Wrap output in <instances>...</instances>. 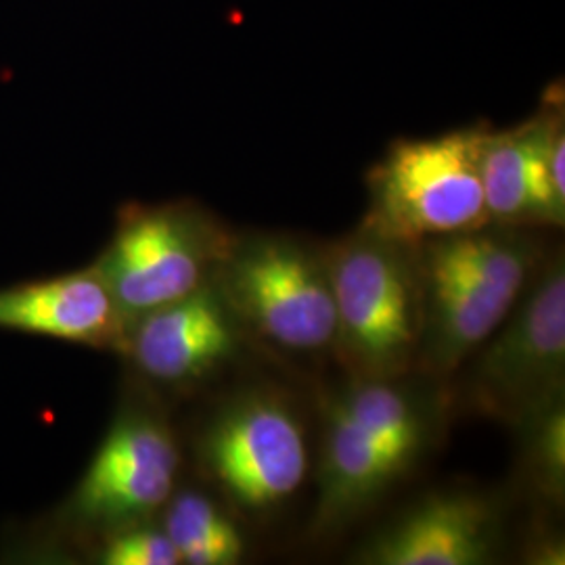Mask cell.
I'll list each match as a JSON object with an SVG mask.
<instances>
[{
    "mask_svg": "<svg viewBox=\"0 0 565 565\" xmlns=\"http://www.w3.org/2000/svg\"><path fill=\"white\" fill-rule=\"evenodd\" d=\"M424 324L415 371L443 382L497 331L541 266L524 226L488 224L417 243Z\"/></svg>",
    "mask_w": 565,
    "mask_h": 565,
    "instance_id": "obj_1",
    "label": "cell"
},
{
    "mask_svg": "<svg viewBox=\"0 0 565 565\" xmlns=\"http://www.w3.org/2000/svg\"><path fill=\"white\" fill-rule=\"evenodd\" d=\"M335 302L340 363L359 380L415 371L424 324L417 247L366 226L324 247Z\"/></svg>",
    "mask_w": 565,
    "mask_h": 565,
    "instance_id": "obj_2",
    "label": "cell"
},
{
    "mask_svg": "<svg viewBox=\"0 0 565 565\" xmlns=\"http://www.w3.org/2000/svg\"><path fill=\"white\" fill-rule=\"evenodd\" d=\"M484 135V126H469L394 142L369 172L363 226L417 245L492 224L480 177Z\"/></svg>",
    "mask_w": 565,
    "mask_h": 565,
    "instance_id": "obj_3",
    "label": "cell"
},
{
    "mask_svg": "<svg viewBox=\"0 0 565 565\" xmlns=\"http://www.w3.org/2000/svg\"><path fill=\"white\" fill-rule=\"evenodd\" d=\"M235 233L200 203H128L90 264L128 323L212 281Z\"/></svg>",
    "mask_w": 565,
    "mask_h": 565,
    "instance_id": "obj_4",
    "label": "cell"
},
{
    "mask_svg": "<svg viewBox=\"0 0 565 565\" xmlns=\"http://www.w3.org/2000/svg\"><path fill=\"white\" fill-rule=\"evenodd\" d=\"M457 371L463 406L518 425L564 398L565 264H541L505 321ZM455 371V373H457Z\"/></svg>",
    "mask_w": 565,
    "mask_h": 565,
    "instance_id": "obj_5",
    "label": "cell"
},
{
    "mask_svg": "<svg viewBox=\"0 0 565 565\" xmlns=\"http://www.w3.org/2000/svg\"><path fill=\"white\" fill-rule=\"evenodd\" d=\"M212 281L247 335L287 352L333 350L338 319L324 249L289 235H235Z\"/></svg>",
    "mask_w": 565,
    "mask_h": 565,
    "instance_id": "obj_6",
    "label": "cell"
},
{
    "mask_svg": "<svg viewBox=\"0 0 565 565\" xmlns=\"http://www.w3.org/2000/svg\"><path fill=\"white\" fill-rule=\"evenodd\" d=\"M179 469L181 448L168 419L149 403L128 401L53 525L65 536L103 541L149 524L177 492Z\"/></svg>",
    "mask_w": 565,
    "mask_h": 565,
    "instance_id": "obj_7",
    "label": "cell"
},
{
    "mask_svg": "<svg viewBox=\"0 0 565 565\" xmlns=\"http://www.w3.org/2000/svg\"><path fill=\"white\" fill-rule=\"evenodd\" d=\"M198 461L233 505L266 515L298 494L310 457L298 413L273 392H245L205 422Z\"/></svg>",
    "mask_w": 565,
    "mask_h": 565,
    "instance_id": "obj_8",
    "label": "cell"
},
{
    "mask_svg": "<svg viewBox=\"0 0 565 565\" xmlns=\"http://www.w3.org/2000/svg\"><path fill=\"white\" fill-rule=\"evenodd\" d=\"M245 338L247 331L210 281L128 323L121 356L151 384L189 390L231 363Z\"/></svg>",
    "mask_w": 565,
    "mask_h": 565,
    "instance_id": "obj_9",
    "label": "cell"
},
{
    "mask_svg": "<svg viewBox=\"0 0 565 565\" xmlns=\"http://www.w3.org/2000/svg\"><path fill=\"white\" fill-rule=\"evenodd\" d=\"M499 546V513L482 494L436 492L408 507L356 553L366 565H482Z\"/></svg>",
    "mask_w": 565,
    "mask_h": 565,
    "instance_id": "obj_10",
    "label": "cell"
},
{
    "mask_svg": "<svg viewBox=\"0 0 565 565\" xmlns=\"http://www.w3.org/2000/svg\"><path fill=\"white\" fill-rule=\"evenodd\" d=\"M0 329L118 354L126 338L120 308L93 266L0 287Z\"/></svg>",
    "mask_w": 565,
    "mask_h": 565,
    "instance_id": "obj_11",
    "label": "cell"
},
{
    "mask_svg": "<svg viewBox=\"0 0 565 565\" xmlns=\"http://www.w3.org/2000/svg\"><path fill=\"white\" fill-rule=\"evenodd\" d=\"M408 469L411 465L377 445L340 406L329 404L315 530H338L352 522Z\"/></svg>",
    "mask_w": 565,
    "mask_h": 565,
    "instance_id": "obj_12",
    "label": "cell"
},
{
    "mask_svg": "<svg viewBox=\"0 0 565 565\" xmlns=\"http://www.w3.org/2000/svg\"><path fill=\"white\" fill-rule=\"evenodd\" d=\"M343 413L371 434L377 445L403 459L417 463L434 440L436 415L434 406L419 387L396 380H359L333 401Z\"/></svg>",
    "mask_w": 565,
    "mask_h": 565,
    "instance_id": "obj_13",
    "label": "cell"
},
{
    "mask_svg": "<svg viewBox=\"0 0 565 565\" xmlns=\"http://www.w3.org/2000/svg\"><path fill=\"white\" fill-rule=\"evenodd\" d=\"M534 118L503 132L486 128L480 177L490 223L525 226L536 223L530 184Z\"/></svg>",
    "mask_w": 565,
    "mask_h": 565,
    "instance_id": "obj_14",
    "label": "cell"
},
{
    "mask_svg": "<svg viewBox=\"0 0 565 565\" xmlns=\"http://www.w3.org/2000/svg\"><path fill=\"white\" fill-rule=\"evenodd\" d=\"M163 532L177 546L181 564L235 565L245 555L239 527L198 490L172 494L163 507Z\"/></svg>",
    "mask_w": 565,
    "mask_h": 565,
    "instance_id": "obj_15",
    "label": "cell"
},
{
    "mask_svg": "<svg viewBox=\"0 0 565 565\" xmlns=\"http://www.w3.org/2000/svg\"><path fill=\"white\" fill-rule=\"evenodd\" d=\"M513 427L522 436L527 482L543 499L562 505L565 492L564 398L546 404Z\"/></svg>",
    "mask_w": 565,
    "mask_h": 565,
    "instance_id": "obj_16",
    "label": "cell"
},
{
    "mask_svg": "<svg viewBox=\"0 0 565 565\" xmlns=\"http://www.w3.org/2000/svg\"><path fill=\"white\" fill-rule=\"evenodd\" d=\"M97 564L103 565H179L177 546L163 527L132 525L105 536L97 546Z\"/></svg>",
    "mask_w": 565,
    "mask_h": 565,
    "instance_id": "obj_17",
    "label": "cell"
}]
</instances>
